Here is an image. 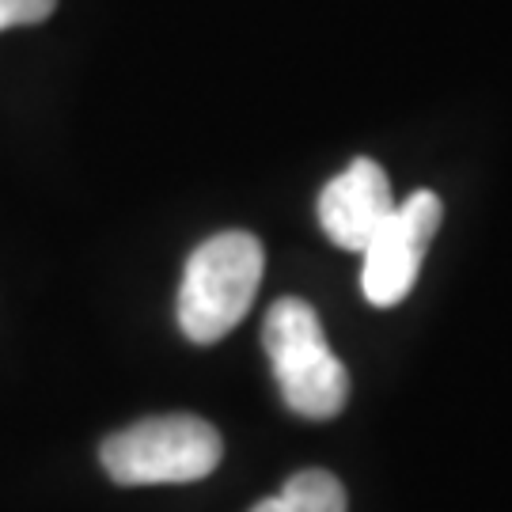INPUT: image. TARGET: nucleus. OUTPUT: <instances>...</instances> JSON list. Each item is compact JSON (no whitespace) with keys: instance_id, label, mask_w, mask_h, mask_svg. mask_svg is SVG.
Wrapping results in <instances>:
<instances>
[{"instance_id":"f03ea898","label":"nucleus","mask_w":512,"mask_h":512,"mask_svg":"<svg viewBox=\"0 0 512 512\" xmlns=\"http://www.w3.org/2000/svg\"><path fill=\"white\" fill-rule=\"evenodd\" d=\"M266 357L274 365L277 387L293 414L311 421H327L342 414L349 399L346 365L330 353L323 323L304 300H277L266 315Z\"/></svg>"},{"instance_id":"39448f33","label":"nucleus","mask_w":512,"mask_h":512,"mask_svg":"<svg viewBox=\"0 0 512 512\" xmlns=\"http://www.w3.org/2000/svg\"><path fill=\"white\" fill-rule=\"evenodd\" d=\"M395 194L387 183V171L372 160H353V164L330 179L319 194V224L334 247L342 251H365L372 236L395 213Z\"/></svg>"},{"instance_id":"7ed1b4c3","label":"nucleus","mask_w":512,"mask_h":512,"mask_svg":"<svg viewBox=\"0 0 512 512\" xmlns=\"http://www.w3.org/2000/svg\"><path fill=\"white\" fill-rule=\"evenodd\" d=\"M103 471L118 486H179L213 475L220 463V433L194 414L145 418L103 440Z\"/></svg>"},{"instance_id":"f257e3e1","label":"nucleus","mask_w":512,"mask_h":512,"mask_svg":"<svg viewBox=\"0 0 512 512\" xmlns=\"http://www.w3.org/2000/svg\"><path fill=\"white\" fill-rule=\"evenodd\" d=\"M262 243L251 232H220L186 262L179 285V327L190 342L209 346L239 327L262 281Z\"/></svg>"},{"instance_id":"423d86ee","label":"nucleus","mask_w":512,"mask_h":512,"mask_svg":"<svg viewBox=\"0 0 512 512\" xmlns=\"http://www.w3.org/2000/svg\"><path fill=\"white\" fill-rule=\"evenodd\" d=\"M251 512H346V490L327 471H300L281 494L266 497Z\"/></svg>"},{"instance_id":"20e7f679","label":"nucleus","mask_w":512,"mask_h":512,"mask_svg":"<svg viewBox=\"0 0 512 512\" xmlns=\"http://www.w3.org/2000/svg\"><path fill=\"white\" fill-rule=\"evenodd\" d=\"M440 198L433 190L410 194L403 205H395V213L387 224L372 236L365 251V270H361V289L365 300L376 308H395L403 304L414 281L421 274L425 251L440 228Z\"/></svg>"},{"instance_id":"0eeeda50","label":"nucleus","mask_w":512,"mask_h":512,"mask_svg":"<svg viewBox=\"0 0 512 512\" xmlns=\"http://www.w3.org/2000/svg\"><path fill=\"white\" fill-rule=\"evenodd\" d=\"M57 8V0H0V31L42 23Z\"/></svg>"}]
</instances>
